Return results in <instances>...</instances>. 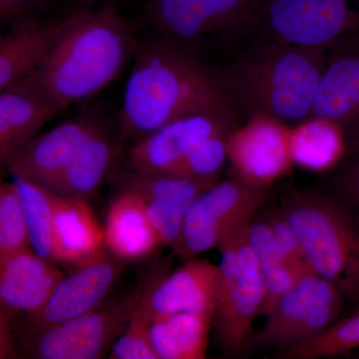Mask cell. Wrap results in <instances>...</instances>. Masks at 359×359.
<instances>
[{
    "instance_id": "11",
    "label": "cell",
    "mask_w": 359,
    "mask_h": 359,
    "mask_svg": "<svg viewBox=\"0 0 359 359\" xmlns=\"http://www.w3.org/2000/svg\"><path fill=\"white\" fill-rule=\"evenodd\" d=\"M235 108L207 111L169 123L134 143L130 151L133 171L172 174L198 145L222 132H231L242 125Z\"/></svg>"
},
{
    "instance_id": "34",
    "label": "cell",
    "mask_w": 359,
    "mask_h": 359,
    "mask_svg": "<svg viewBox=\"0 0 359 359\" xmlns=\"http://www.w3.org/2000/svg\"><path fill=\"white\" fill-rule=\"evenodd\" d=\"M65 1L76 6V8H89L90 6L98 4L101 0H65Z\"/></svg>"
},
{
    "instance_id": "22",
    "label": "cell",
    "mask_w": 359,
    "mask_h": 359,
    "mask_svg": "<svg viewBox=\"0 0 359 359\" xmlns=\"http://www.w3.org/2000/svg\"><path fill=\"white\" fill-rule=\"evenodd\" d=\"M104 231L106 249L125 263L147 259L163 245L141 196L126 188L111 201Z\"/></svg>"
},
{
    "instance_id": "15",
    "label": "cell",
    "mask_w": 359,
    "mask_h": 359,
    "mask_svg": "<svg viewBox=\"0 0 359 359\" xmlns=\"http://www.w3.org/2000/svg\"><path fill=\"white\" fill-rule=\"evenodd\" d=\"M311 117L339 125L348 144L359 138V32L328 49Z\"/></svg>"
},
{
    "instance_id": "1",
    "label": "cell",
    "mask_w": 359,
    "mask_h": 359,
    "mask_svg": "<svg viewBox=\"0 0 359 359\" xmlns=\"http://www.w3.org/2000/svg\"><path fill=\"white\" fill-rule=\"evenodd\" d=\"M230 107L219 68L170 40L138 39L123 94L122 142L136 143L180 118Z\"/></svg>"
},
{
    "instance_id": "7",
    "label": "cell",
    "mask_w": 359,
    "mask_h": 359,
    "mask_svg": "<svg viewBox=\"0 0 359 359\" xmlns=\"http://www.w3.org/2000/svg\"><path fill=\"white\" fill-rule=\"evenodd\" d=\"M147 282L148 275L128 294L105 301L72 320L39 332H22L18 348L29 358H104L124 332Z\"/></svg>"
},
{
    "instance_id": "23",
    "label": "cell",
    "mask_w": 359,
    "mask_h": 359,
    "mask_svg": "<svg viewBox=\"0 0 359 359\" xmlns=\"http://www.w3.org/2000/svg\"><path fill=\"white\" fill-rule=\"evenodd\" d=\"M122 143L120 123L115 129L102 120L63 174L46 188L63 197L89 201L109 173Z\"/></svg>"
},
{
    "instance_id": "14",
    "label": "cell",
    "mask_w": 359,
    "mask_h": 359,
    "mask_svg": "<svg viewBox=\"0 0 359 359\" xmlns=\"http://www.w3.org/2000/svg\"><path fill=\"white\" fill-rule=\"evenodd\" d=\"M102 120L95 111H85L46 133L37 135L4 163L13 176L48 187L69 166Z\"/></svg>"
},
{
    "instance_id": "18",
    "label": "cell",
    "mask_w": 359,
    "mask_h": 359,
    "mask_svg": "<svg viewBox=\"0 0 359 359\" xmlns=\"http://www.w3.org/2000/svg\"><path fill=\"white\" fill-rule=\"evenodd\" d=\"M74 11L60 18L15 21L0 39V91L35 72L69 27Z\"/></svg>"
},
{
    "instance_id": "33",
    "label": "cell",
    "mask_w": 359,
    "mask_h": 359,
    "mask_svg": "<svg viewBox=\"0 0 359 359\" xmlns=\"http://www.w3.org/2000/svg\"><path fill=\"white\" fill-rule=\"evenodd\" d=\"M39 0H0V21L11 25L15 21L34 16L33 9Z\"/></svg>"
},
{
    "instance_id": "4",
    "label": "cell",
    "mask_w": 359,
    "mask_h": 359,
    "mask_svg": "<svg viewBox=\"0 0 359 359\" xmlns=\"http://www.w3.org/2000/svg\"><path fill=\"white\" fill-rule=\"evenodd\" d=\"M280 208L313 273L358 302L359 216L337 198L313 191H294Z\"/></svg>"
},
{
    "instance_id": "16",
    "label": "cell",
    "mask_w": 359,
    "mask_h": 359,
    "mask_svg": "<svg viewBox=\"0 0 359 359\" xmlns=\"http://www.w3.org/2000/svg\"><path fill=\"white\" fill-rule=\"evenodd\" d=\"M123 180V188L141 196L161 242L172 249L178 241L187 212L203 193L218 182L136 171Z\"/></svg>"
},
{
    "instance_id": "31",
    "label": "cell",
    "mask_w": 359,
    "mask_h": 359,
    "mask_svg": "<svg viewBox=\"0 0 359 359\" xmlns=\"http://www.w3.org/2000/svg\"><path fill=\"white\" fill-rule=\"evenodd\" d=\"M231 132H222L201 142L170 175L217 182L219 171L228 160V141Z\"/></svg>"
},
{
    "instance_id": "32",
    "label": "cell",
    "mask_w": 359,
    "mask_h": 359,
    "mask_svg": "<svg viewBox=\"0 0 359 359\" xmlns=\"http://www.w3.org/2000/svg\"><path fill=\"white\" fill-rule=\"evenodd\" d=\"M335 197L359 216V138L348 144L332 181Z\"/></svg>"
},
{
    "instance_id": "3",
    "label": "cell",
    "mask_w": 359,
    "mask_h": 359,
    "mask_svg": "<svg viewBox=\"0 0 359 359\" xmlns=\"http://www.w3.org/2000/svg\"><path fill=\"white\" fill-rule=\"evenodd\" d=\"M328 49L255 42L219 68L231 103L243 120L268 116L287 126L304 122L311 117Z\"/></svg>"
},
{
    "instance_id": "19",
    "label": "cell",
    "mask_w": 359,
    "mask_h": 359,
    "mask_svg": "<svg viewBox=\"0 0 359 359\" xmlns=\"http://www.w3.org/2000/svg\"><path fill=\"white\" fill-rule=\"evenodd\" d=\"M106 250L104 226L88 200L55 194L52 261L75 268L93 261Z\"/></svg>"
},
{
    "instance_id": "17",
    "label": "cell",
    "mask_w": 359,
    "mask_h": 359,
    "mask_svg": "<svg viewBox=\"0 0 359 359\" xmlns=\"http://www.w3.org/2000/svg\"><path fill=\"white\" fill-rule=\"evenodd\" d=\"M65 276L56 263L32 249L0 259L1 316L11 323L13 314L39 313Z\"/></svg>"
},
{
    "instance_id": "10",
    "label": "cell",
    "mask_w": 359,
    "mask_h": 359,
    "mask_svg": "<svg viewBox=\"0 0 359 359\" xmlns=\"http://www.w3.org/2000/svg\"><path fill=\"white\" fill-rule=\"evenodd\" d=\"M359 32V0H266L257 41L330 48Z\"/></svg>"
},
{
    "instance_id": "6",
    "label": "cell",
    "mask_w": 359,
    "mask_h": 359,
    "mask_svg": "<svg viewBox=\"0 0 359 359\" xmlns=\"http://www.w3.org/2000/svg\"><path fill=\"white\" fill-rule=\"evenodd\" d=\"M249 223L218 248L221 262L212 325L222 351L233 358L248 353L264 299L263 275L250 245Z\"/></svg>"
},
{
    "instance_id": "30",
    "label": "cell",
    "mask_w": 359,
    "mask_h": 359,
    "mask_svg": "<svg viewBox=\"0 0 359 359\" xmlns=\"http://www.w3.org/2000/svg\"><path fill=\"white\" fill-rule=\"evenodd\" d=\"M32 249L25 215L13 182L0 186V259Z\"/></svg>"
},
{
    "instance_id": "8",
    "label": "cell",
    "mask_w": 359,
    "mask_h": 359,
    "mask_svg": "<svg viewBox=\"0 0 359 359\" xmlns=\"http://www.w3.org/2000/svg\"><path fill=\"white\" fill-rule=\"evenodd\" d=\"M346 297L335 283L313 273L287 292L250 337L248 353L285 351L318 337L340 320Z\"/></svg>"
},
{
    "instance_id": "25",
    "label": "cell",
    "mask_w": 359,
    "mask_h": 359,
    "mask_svg": "<svg viewBox=\"0 0 359 359\" xmlns=\"http://www.w3.org/2000/svg\"><path fill=\"white\" fill-rule=\"evenodd\" d=\"M212 318V314L193 313L154 316L150 339L158 358H205Z\"/></svg>"
},
{
    "instance_id": "27",
    "label": "cell",
    "mask_w": 359,
    "mask_h": 359,
    "mask_svg": "<svg viewBox=\"0 0 359 359\" xmlns=\"http://www.w3.org/2000/svg\"><path fill=\"white\" fill-rule=\"evenodd\" d=\"M169 273L168 261L160 262L148 273V282L141 299L137 302L124 332L111 349V359H159L150 339L153 314L150 309L151 290Z\"/></svg>"
},
{
    "instance_id": "20",
    "label": "cell",
    "mask_w": 359,
    "mask_h": 359,
    "mask_svg": "<svg viewBox=\"0 0 359 359\" xmlns=\"http://www.w3.org/2000/svg\"><path fill=\"white\" fill-rule=\"evenodd\" d=\"M219 266L196 257L161 278L151 290L153 318L161 314L193 313L214 316Z\"/></svg>"
},
{
    "instance_id": "28",
    "label": "cell",
    "mask_w": 359,
    "mask_h": 359,
    "mask_svg": "<svg viewBox=\"0 0 359 359\" xmlns=\"http://www.w3.org/2000/svg\"><path fill=\"white\" fill-rule=\"evenodd\" d=\"M13 182L25 212L32 250L52 261L55 194L41 184L22 177L13 176Z\"/></svg>"
},
{
    "instance_id": "13",
    "label": "cell",
    "mask_w": 359,
    "mask_h": 359,
    "mask_svg": "<svg viewBox=\"0 0 359 359\" xmlns=\"http://www.w3.org/2000/svg\"><path fill=\"white\" fill-rule=\"evenodd\" d=\"M125 266V262L106 250L93 261L75 266L58 283L43 308L28 316L23 332H39L95 309L106 301Z\"/></svg>"
},
{
    "instance_id": "29",
    "label": "cell",
    "mask_w": 359,
    "mask_h": 359,
    "mask_svg": "<svg viewBox=\"0 0 359 359\" xmlns=\"http://www.w3.org/2000/svg\"><path fill=\"white\" fill-rule=\"evenodd\" d=\"M359 348V313L339 320L318 337L271 353L282 359H320L344 355Z\"/></svg>"
},
{
    "instance_id": "21",
    "label": "cell",
    "mask_w": 359,
    "mask_h": 359,
    "mask_svg": "<svg viewBox=\"0 0 359 359\" xmlns=\"http://www.w3.org/2000/svg\"><path fill=\"white\" fill-rule=\"evenodd\" d=\"M0 92V156L4 162L62 110L29 76Z\"/></svg>"
},
{
    "instance_id": "5",
    "label": "cell",
    "mask_w": 359,
    "mask_h": 359,
    "mask_svg": "<svg viewBox=\"0 0 359 359\" xmlns=\"http://www.w3.org/2000/svg\"><path fill=\"white\" fill-rule=\"evenodd\" d=\"M266 0H145L142 18L150 35L195 53L257 34Z\"/></svg>"
},
{
    "instance_id": "2",
    "label": "cell",
    "mask_w": 359,
    "mask_h": 359,
    "mask_svg": "<svg viewBox=\"0 0 359 359\" xmlns=\"http://www.w3.org/2000/svg\"><path fill=\"white\" fill-rule=\"evenodd\" d=\"M138 39L115 4L76 8L74 18L39 69L28 75L61 110L93 96L134 58Z\"/></svg>"
},
{
    "instance_id": "24",
    "label": "cell",
    "mask_w": 359,
    "mask_h": 359,
    "mask_svg": "<svg viewBox=\"0 0 359 359\" xmlns=\"http://www.w3.org/2000/svg\"><path fill=\"white\" fill-rule=\"evenodd\" d=\"M263 211L259 210L249 223L250 245L264 283V299L259 316H266L283 297L314 273L306 262L292 261L283 254Z\"/></svg>"
},
{
    "instance_id": "26",
    "label": "cell",
    "mask_w": 359,
    "mask_h": 359,
    "mask_svg": "<svg viewBox=\"0 0 359 359\" xmlns=\"http://www.w3.org/2000/svg\"><path fill=\"white\" fill-rule=\"evenodd\" d=\"M348 148L339 125L320 117H311L292 126L290 153L292 164L321 173L339 166Z\"/></svg>"
},
{
    "instance_id": "9",
    "label": "cell",
    "mask_w": 359,
    "mask_h": 359,
    "mask_svg": "<svg viewBox=\"0 0 359 359\" xmlns=\"http://www.w3.org/2000/svg\"><path fill=\"white\" fill-rule=\"evenodd\" d=\"M269 197V188L252 185L237 176L217 182L187 212L173 250L189 259L219 248L231 233L249 223Z\"/></svg>"
},
{
    "instance_id": "12",
    "label": "cell",
    "mask_w": 359,
    "mask_h": 359,
    "mask_svg": "<svg viewBox=\"0 0 359 359\" xmlns=\"http://www.w3.org/2000/svg\"><path fill=\"white\" fill-rule=\"evenodd\" d=\"M290 128L268 116L250 118L229 137L228 160L236 176L252 185L269 188L290 171Z\"/></svg>"
}]
</instances>
